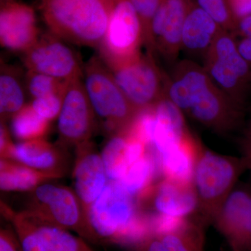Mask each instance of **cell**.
I'll return each mask as SVG.
<instances>
[{"mask_svg":"<svg viewBox=\"0 0 251 251\" xmlns=\"http://www.w3.org/2000/svg\"><path fill=\"white\" fill-rule=\"evenodd\" d=\"M201 145L199 140L189 132L179 143L158 154L163 178L181 184H193L195 168Z\"/></svg>","mask_w":251,"mask_h":251,"instance_id":"obj_20","label":"cell"},{"mask_svg":"<svg viewBox=\"0 0 251 251\" xmlns=\"http://www.w3.org/2000/svg\"><path fill=\"white\" fill-rule=\"evenodd\" d=\"M227 1L236 23L251 15V0H227Z\"/></svg>","mask_w":251,"mask_h":251,"instance_id":"obj_34","label":"cell"},{"mask_svg":"<svg viewBox=\"0 0 251 251\" xmlns=\"http://www.w3.org/2000/svg\"><path fill=\"white\" fill-rule=\"evenodd\" d=\"M162 176L161 163L158 153L148 148L146 153L128 168L126 174L120 181L135 199Z\"/></svg>","mask_w":251,"mask_h":251,"instance_id":"obj_25","label":"cell"},{"mask_svg":"<svg viewBox=\"0 0 251 251\" xmlns=\"http://www.w3.org/2000/svg\"><path fill=\"white\" fill-rule=\"evenodd\" d=\"M206 225L201 216H191L177 227L157 237L165 251H204Z\"/></svg>","mask_w":251,"mask_h":251,"instance_id":"obj_24","label":"cell"},{"mask_svg":"<svg viewBox=\"0 0 251 251\" xmlns=\"http://www.w3.org/2000/svg\"><path fill=\"white\" fill-rule=\"evenodd\" d=\"M25 77V87H26L27 93L30 96L31 99L65 92L70 82L31 71H27Z\"/></svg>","mask_w":251,"mask_h":251,"instance_id":"obj_29","label":"cell"},{"mask_svg":"<svg viewBox=\"0 0 251 251\" xmlns=\"http://www.w3.org/2000/svg\"><path fill=\"white\" fill-rule=\"evenodd\" d=\"M186 113L216 133L227 134L242 123L244 106L234 101L212 80Z\"/></svg>","mask_w":251,"mask_h":251,"instance_id":"obj_14","label":"cell"},{"mask_svg":"<svg viewBox=\"0 0 251 251\" xmlns=\"http://www.w3.org/2000/svg\"><path fill=\"white\" fill-rule=\"evenodd\" d=\"M30 193L26 209L96 242L87 212L74 190L46 182Z\"/></svg>","mask_w":251,"mask_h":251,"instance_id":"obj_5","label":"cell"},{"mask_svg":"<svg viewBox=\"0 0 251 251\" xmlns=\"http://www.w3.org/2000/svg\"><path fill=\"white\" fill-rule=\"evenodd\" d=\"M36 15L29 6L8 1L0 11V43L1 47L25 54L40 39Z\"/></svg>","mask_w":251,"mask_h":251,"instance_id":"obj_16","label":"cell"},{"mask_svg":"<svg viewBox=\"0 0 251 251\" xmlns=\"http://www.w3.org/2000/svg\"><path fill=\"white\" fill-rule=\"evenodd\" d=\"M15 144L11 140L9 128L5 122L0 125V156L1 159H10Z\"/></svg>","mask_w":251,"mask_h":251,"instance_id":"obj_35","label":"cell"},{"mask_svg":"<svg viewBox=\"0 0 251 251\" xmlns=\"http://www.w3.org/2000/svg\"><path fill=\"white\" fill-rule=\"evenodd\" d=\"M242 158L245 161L247 170L251 172V150L243 152Z\"/></svg>","mask_w":251,"mask_h":251,"instance_id":"obj_40","label":"cell"},{"mask_svg":"<svg viewBox=\"0 0 251 251\" xmlns=\"http://www.w3.org/2000/svg\"><path fill=\"white\" fill-rule=\"evenodd\" d=\"M211 224L232 251H251V188H234Z\"/></svg>","mask_w":251,"mask_h":251,"instance_id":"obj_13","label":"cell"},{"mask_svg":"<svg viewBox=\"0 0 251 251\" xmlns=\"http://www.w3.org/2000/svg\"><path fill=\"white\" fill-rule=\"evenodd\" d=\"M49 128L50 122L39 116L30 103L26 104L11 118V133L21 142L44 139Z\"/></svg>","mask_w":251,"mask_h":251,"instance_id":"obj_28","label":"cell"},{"mask_svg":"<svg viewBox=\"0 0 251 251\" xmlns=\"http://www.w3.org/2000/svg\"><path fill=\"white\" fill-rule=\"evenodd\" d=\"M193 1L210 15L225 30L231 32L234 31L236 22L229 11L227 0H193Z\"/></svg>","mask_w":251,"mask_h":251,"instance_id":"obj_31","label":"cell"},{"mask_svg":"<svg viewBox=\"0 0 251 251\" xmlns=\"http://www.w3.org/2000/svg\"><path fill=\"white\" fill-rule=\"evenodd\" d=\"M84 72L86 93L104 132L110 136L125 130L140 110L126 98L100 57H92Z\"/></svg>","mask_w":251,"mask_h":251,"instance_id":"obj_4","label":"cell"},{"mask_svg":"<svg viewBox=\"0 0 251 251\" xmlns=\"http://www.w3.org/2000/svg\"><path fill=\"white\" fill-rule=\"evenodd\" d=\"M237 46L239 53L251 67V37L242 38Z\"/></svg>","mask_w":251,"mask_h":251,"instance_id":"obj_38","label":"cell"},{"mask_svg":"<svg viewBox=\"0 0 251 251\" xmlns=\"http://www.w3.org/2000/svg\"><path fill=\"white\" fill-rule=\"evenodd\" d=\"M139 16L144 34V44L148 52H153L151 22L162 0H130Z\"/></svg>","mask_w":251,"mask_h":251,"instance_id":"obj_30","label":"cell"},{"mask_svg":"<svg viewBox=\"0 0 251 251\" xmlns=\"http://www.w3.org/2000/svg\"><path fill=\"white\" fill-rule=\"evenodd\" d=\"M153 53H140L126 62L107 67L126 98L138 110L154 106L166 95L163 82Z\"/></svg>","mask_w":251,"mask_h":251,"instance_id":"obj_9","label":"cell"},{"mask_svg":"<svg viewBox=\"0 0 251 251\" xmlns=\"http://www.w3.org/2000/svg\"><path fill=\"white\" fill-rule=\"evenodd\" d=\"M193 0H162L151 22L153 49L168 62L176 60L181 49L185 19Z\"/></svg>","mask_w":251,"mask_h":251,"instance_id":"obj_15","label":"cell"},{"mask_svg":"<svg viewBox=\"0 0 251 251\" xmlns=\"http://www.w3.org/2000/svg\"><path fill=\"white\" fill-rule=\"evenodd\" d=\"M211 81L204 67L184 60L176 64L166 81V95L181 111L186 112Z\"/></svg>","mask_w":251,"mask_h":251,"instance_id":"obj_18","label":"cell"},{"mask_svg":"<svg viewBox=\"0 0 251 251\" xmlns=\"http://www.w3.org/2000/svg\"><path fill=\"white\" fill-rule=\"evenodd\" d=\"M246 170L242 157L224 156L201 145L193 184L197 193L199 216L206 224L212 223Z\"/></svg>","mask_w":251,"mask_h":251,"instance_id":"obj_3","label":"cell"},{"mask_svg":"<svg viewBox=\"0 0 251 251\" xmlns=\"http://www.w3.org/2000/svg\"><path fill=\"white\" fill-rule=\"evenodd\" d=\"M135 251H165V250L159 238L153 234L145 241L143 244H140L139 247L135 249Z\"/></svg>","mask_w":251,"mask_h":251,"instance_id":"obj_36","label":"cell"},{"mask_svg":"<svg viewBox=\"0 0 251 251\" xmlns=\"http://www.w3.org/2000/svg\"><path fill=\"white\" fill-rule=\"evenodd\" d=\"M87 216L96 242L136 249L153 234L148 214L138 209L135 198L118 181L109 180Z\"/></svg>","mask_w":251,"mask_h":251,"instance_id":"obj_1","label":"cell"},{"mask_svg":"<svg viewBox=\"0 0 251 251\" xmlns=\"http://www.w3.org/2000/svg\"><path fill=\"white\" fill-rule=\"evenodd\" d=\"M62 176L36 171L11 159L0 161V188L6 192H31L47 181Z\"/></svg>","mask_w":251,"mask_h":251,"instance_id":"obj_23","label":"cell"},{"mask_svg":"<svg viewBox=\"0 0 251 251\" xmlns=\"http://www.w3.org/2000/svg\"><path fill=\"white\" fill-rule=\"evenodd\" d=\"M73 179L74 191L88 214L90 206L103 192L109 181L101 154L91 140L75 148Z\"/></svg>","mask_w":251,"mask_h":251,"instance_id":"obj_17","label":"cell"},{"mask_svg":"<svg viewBox=\"0 0 251 251\" xmlns=\"http://www.w3.org/2000/svg\"><path fill=\"white\" fill-rule=\"evenodd\" d=\"M222 29L219 23L193 0L183 27L181 49L204 56Z\"/></svg>","mask_w":251,"mask_h":251,"instance_id":"obj_21","label":"cell"},{"mask_svg":"<svg viewBox=\"0 0 251 251\" xmlns=\"http://www.w3.org/2000/svg\"><path fill=\"white\" fill-rule=\"evenodd\" d=\"M95 113L82 78L71 81L58 117L59 145L67 149L90 141L94 128Z\"/></svg>","mask_w":251,"mask_h":251,"instance_id":"obj_10","label":"cell"},{"mask_svg":"<svg viewBox=\"0 0 251 251\" xmlns=\"http://www.w3.org/2000/svg\"><path fill=\"white\" fill-rule=\"evenodd\" d=\"M135 201L138 209L148 214L188 218L198 211L194 184H181L166 178L153 183Z\"/></svg>","mask_w":251,"mask_h":251,"instance_id":"obj_12","label":"cell"},{"mask_svg":"<svg viewBox=\"0 0 251 251\" xmlns=\"http://www.w3.org/2000/svg\"><path fill=\"white\" fill-rule=\"evenodd\" d=\"M23 54V63L27 71L66 82L83 77L78 57L64 41L50 33L41 36L35 45Z\"/></svg>","mask_w":251,"mask_h":251,"instance_id":"obj_11","label":"cell"},{"mask_svg":"<svg viewBox=\"0 0 251 251\" xmlns=\"http://www.w3.org/2000/svg\"><path fill=\"white\" fill-rule=\"evenodd\" d=\"M144 44L143 27L130 0H114L99 56L106 67L134 58Z\"/></svg>","mask_w":251,"mask_h":251,"instance_id":"obj_8","label":"cell"},{"mask_svg":"<svg viewBox=\"0 0 251 251\" xmlns=\"http://www.w3.org/2000/svg\"><path fill=\"white\" fill-rule=\"evenodd\" d=\"M127 139L128 135L125 128L109 136L104 145L100 154L109 180L121 181L129 168L126 156Z\"/></svg>","mask_w":251,"mask_h":251,"instance_id":"obj_27","label":"cell"},{"mask_svg":"<svg viewBox=\"0 0 251 251\" xmlns=\"http://www.w3.org/2000/svg\"><path fill=\"white\" fill-rule=\"evenodd\" d=\"M204 69L213 82L234 101L244 106L251 69L229 31L222 29L204 55Z\"/></svg>","mask_w":251,"mask_h":251,"instance_id":"obj_6","label":"cell"},{"mask_svg":"<svg viewBox=\"0 0 251 251\" xmlns=\"http://www.w3.org/2000/svg\"><path fill=\"white\" fill-rule=\"evenodd\" d=\"M0 251H23L14 229H1Z\"/></svg>","mask_w":251,"mask_h":251,"instance_id":"obj_33","label":"cell"},{"mask_svg":"<svg viewBox=\"0 0 251 251\" xmlns=\"http://www.w3.org/2000/svg\"><path fill=\"white\" fill-rule=\"evenodd\" d=\"M4 207L23 251H94L80 236L33 211Z\"/></svg>","mask_w":251,"mask_h":251,"instance_id":"obj_7","label":"cell"},{"mask_svg":"<svg viewBox=\"0 0 251 251\" xmlns=\"http://www.w3.org/2000/svg\"><path fill=\"white\" fill-rule=\"evenodd\" d=\"M114 0H42L49 33L78 46L99 48L108 29Z\"/></svg>","mask_w":251,"mask_h":251,"instance_id":"obj_2","label":"cell"},{"mask_svg":"<svg viewBox=\"0 0 251 251\" xmlns=\"http://www.w3.org/2000/svg\"><path fill=\"white\" fill-rule=\"evenodd\" d=\"M65 149L45 139L20 142L15 144L10 159L36 171L64 176L67 168Z\"/></svg>","mask_w":251,"mask_h":251,"instance_id":"obj_19","label":"cell"},{"mask_svg":"<svg viewBox=\"0 0 251 251\" xmlns=\"http://www.w3.org/2000/svg\"><path fill=\"white\" fill-rule=\"evenodd\" d=\"M242 152L251 150V122L248 126L244 133L242 141Z\"/></svg>","mask_w":251,"mask_h":251,"instance_id":"obj_39","label":"cell"},{"mask_svg":"<svg viewBox=\"0 0 251 251\" xmlns=\"http://www.w3.org/2000/svg\"><path fill=\"white\" fill-rule=\"evenodd\" d=\"M232 32L242 38L251 37V15L238 21Z\"/></svg>","mask_w":251,"mask_h":251,"instance_id":"obj_37","label":"cell"},{"mask_svg":"<svg viewBox=\"0 0 251 251\" xmlns=\"http://www.w3.org/2000/svg\"><path fill=\"white\" fill-rule=\"evenodd\" d=\"M156 124L151 148L161 154L189 133L182 111L165 96L154 105Z\"/></svg>","mask_w":251,"mask_h":251,"instance_id":"obj_22","label":"cell"},{"mask_svg":"<svg viewBox=\"0 0 251 251\" xmlns=\"http://www.w3.org/2000/svg\"><path fill=\"white\" fill-rule=\"evenodd\" d=\"M19 74L10 66L1 64L0 74V117L1 122L11 120L26 105L25 91Z\"/></svg>","mask_w":251,"mask_h":251,"instance_id":"obj_26","label":"cell"},{"mask_svg":"<svg viewBox=\"0 0 251 251\" xmlns=\"http://www.w3.org/2000/svg\"><path fill=\"white\" fill-rule=\"evenodd\" d=\"M65 92L32 99L29 103L39 116L50 122L58 118L62 110Z\"/></svg>","mask_w":251,"mask_h":251,"instance_id":"obj_32","label":"cell"}]
</instances>
